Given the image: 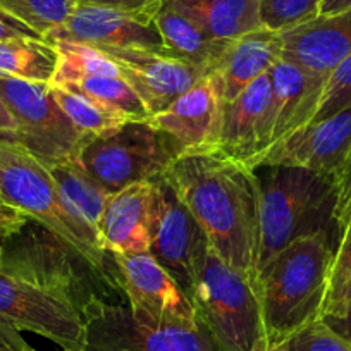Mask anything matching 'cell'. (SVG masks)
I'll list each match as a JSON object with an SVG mask.
<instances>
[{
	"instance_id": "obj_1",
	"label": "cell",
	"mask_w": 351,
	"mask_h": 351,
	"mask_svg": "<svg viewBox=\"0 0 351 351\" xmlns=\"http://www.w3.org/2000/svg\"><path fill=\"white\" fill-rule=\"evenodd\" d=\"M162 176L204 229L208 246L258 285V208L252 169L221 154L184 155Z\"/></svg>"
},
{
	"instance_id": "obj_2",
	"label": "cell",
	"mask_w": 351,
	"mask_h": 351,
	"mask_svg": "<svg viewBox=\"0 0 351 351\" xmlns=\"http://www.w3.org/2000/svg\"><path fill=\"white\" fill-rule=\"evenodd\" d=\"M252 176L258 208L260 274L293 241L336 226V184L330 176L293 165H258Z\"/></svg>"
},
{
	"instance_id": "obj_3",
	"label": "cell",
	"mask_w": 351,
	"mask_h": 351,
	"mask_svg": "<svg viewBox=\"0 0 351 351\" xmlns=\"http://www.w3.org/2000/svg\"><path fill=\"white\" fill-rule=\"evenodd\" d=\"M329 232L296 239L260 272L263 330L271 341L285 343L320 317L334 258Z\"/></svg>"
},
{
	"instance_id": "obj_4",
	"label": "cell",
	"mask_w": 351,
	"mask_h": 351,
	"mask_svg": "<svg viewBox=\"0 0 351 351\" xmlns=\"http://www.w3.org/2000/svg\"><path fill=\"white\" fill-rule=\"evenodd\" d=\"M0 195L5 204L25 212L83 256L97 276L110 281L106 267L109 253L67 205L45 164L18 141L0 140Z\"/></svg>"
},
{
	"instance_id": "obj_5",
	"label": "cell",
	"mask_w": 351,
	"mask_h": 351,
	"mask_svg": "<svg viewBox=\"0 0 351 351\" xmlns=\"http://www.w3.org/2000/svg\"><path fill=\"white\" fill-rule=\"evenodd\" d=\"M190 300L219 351H252L265 336L258 285L232 269L210 246Z\"/></svg>"
},
{
	"instance_id": "obj_6",
	"label": "cell",
	"mask_w": 351,
	"mask_h": 351,
	"mask_svg": "<svg viewBox=\"0 0 351 351\" xmlns=\"http://www.w3.org/2000/svg\"><path fill=\"white\" fill-rule=\"evenodd\" d=\"M176 160L171 143L148 121H128L84 138L74 164L109 193L160 178Z\"/></svg>"
},
{
	"instance_id": "obj_7",
	"label": "cell",
	"mask_w": 351,
	"mask_h": 351,
	"mask_svg": "<svg viewBox=\"0 0 351 351\" xmlns=\"http://www.w3.org/2000/svg\"><path fill=\"white\" fill-rule=\"evenodd\" d=\"M84 351H219L198 324H148L138 320L130 306L93 293L83 310Z\"/></svg>"
},
{
	"instance_id": "obj_8",
	"label": "cell",
	"mask_w": 351,
	"mask_h": 351,
	"mask_svg": "<svg viewBox=\"0 0 351 351\" xmlns=\"http://www.w3.org/2000/svg\"><path fill=\"white\" fill-rule=\"evenodd\" d=\"M0 99L18 124V143L43 162L74 160L84 136L64 114L52 84L0 76Z\"/></svg>"
},
{
	"instance_id": "obj_9",
	"label": "cell",
	"mask_w": 351,
	"mask_h": 351,
	"mask_svg": "<svg viewBox=\"0 0 351 351\" xmlns=\"http://www.w3.org/2000/svg\"><path fill=\"white\" fill-rule=\"evenodd\" d=\"M0 319L18 330L38 334L62 351H84L86 327L69 295L0 271Z\"/></svg>"
},
{
	"instance_id": "obj_10",
	"label": "cell",
	"mask_w": 351,
	"mask_h": 351,
	"mask_svg": "<svg viewBox=\"0 0 351 351\" xmlns=\"http://www.w3.org/2000/svg\"><path fill=\"white\" fill-rule=\"evenodd\" d=\"M208 252L204 229L164 176L152 181L150 255L190 296Z\"/></svg>"
},
{
	"instance_id": "obj_11",
	"label": "cell",
	"mask_w": 351,
	"mask_h": 351,
	"mask_svg": "<svg viewBox=\"0 0 351 351\" xmlns=\"http://www.w3.org/2000/svg\"><path fill=\"white\" fill-rule=\"evenodd\" d=\"M117 286L138 320L148 324H198L190 296L148 252L114 253Z\"/></svg>"
},
{
	"instance_id": "obj_12",
	"label": "cell",
	"mask_w": 351,
	"mask_h": 351,
	"mask_svg": "<svg viewBox=\"0 0 351 351\" xmlns=\"http://www.w3.org/2000/svg\"><path fill=\"white\" fill-rule=\"evenodd\" d=\"M224 109L221 88L215 77L207 74L171 106L148 117V123L164 134L176 158L217 154Z\"/></svg>"
},
{
	"instance_id": "obj_13",
	"label": "cell",
	"mask_w": 351,
	"mask_h": 351,
	"mask_svg": "<svg viewBox=\"0 0 351 351\" xmlns=\"http://www.w3.org/2000/svg\"><path fill=\"white\" fill-rule=\"evenodd\" d=\"M100 49V47H99ZM119 67L150 116L171 106L178 97L204 80L208 71L167 53L143 49H100Z\"/></svg>"
},
{
	"instance_id": "obj_14",
	"label": "cell",
	"mask_w": 351,
	"mask_h": 351,
	"mask_svg": "<svg viewBox=\"0 0 351 351\" xmlns=\"http://www.w3.org/2000/svg\"><path fill=\"white\" fill-rule=\"evenodd\" d=\"M351 145V107L322 121H312L263 152L258 165H293L334 178Z\"/></svg>"
},
{
	"instance_id": "obj_15",
	"label": "cell",
	"mask_w": 351,
	"mask_h": 351,
	"mask_svg": "<svg viewBox=\"0 0 351 351\" xmlns=\"http://www.w3.org/2000/svg\"><path fill=\"white\" fill-rule=\"evenodd\" d=\"M274 143L271 76L263 74L226 104L217 154L248 169Z\"/></svg>"
},
{
	"instance_id": "obj_16",
	"label": "cell",
	"mask_w": 351,
	"mask_h": 351,
	"mask_svg": "<svg viewBox=\"0 0 351 351\" xmlns=\"http://www.w3.org/2000/svg\"><path fill=\"white\" fill-rule=\"evenodd\" d=\"M47 42H76L100 49H143L165 52L154 21L112 9L77 4L66 23L45 36Z\"/></svg>"
},
{
	"instance_id": "obj_17",
	"label": "cell",
	"mask_w": 351,
	"mask_h": 351,
	"mask_svg": "<svg viewBox=\"0 0 351 351\" xmlns=\"http://www.w3.org/2000/svg\"><path fill=\"white\" fill-rule=\"evenodd\" d=\"M282 57L303 69L329 77L351 53V8L313 19L281 32Z\"/></svg>"
},
{
	"instance_id": "obj_18",
	"label": "cell",
	"mask_w": 351,
	"mask_h": 351,
	"mask_svg": "<svg viewBox=\"0 0 351 351\" xmlns=\"http://www.w3.org/2000/svg\"><path fill=\"white\" fill-rule=\"evenodd\" d=\"M152 181L109 195L99 224V241L106 253L150 252Z\"/></svg>"
},
{
	"instance_id": "obj_19",
	"label": "cell",
	"mask_w": 351,
	"mask_h": 351,
	"mask_svg": "<svg viewBox=\"0 0 351 351\" xmlns=\"http://www.w3.org/2000/svg\"><path fill=\"white\" fill-rule=\"evenodd\" d=\"M282 53L281 33L263 26L229 40L210 73L221 88L224 102L234 100L253 81L267 74L282 59Z\"/></svg>"
},
{
	"instance_id": "obj_20",
	"label": "cell",
	"mask_w": 351,
	"mask_h": 351,
	"mask_svg": "<svg viewBox=\"0 0 351 351\" xmlns=\"http://www.w3.org/2000/svg\"><path fill=\"white\" fill-rule=\"evenodd\" d=\"M274 110V143L312 123L322 99L327 77L303 69L282 57L269 71Z\"/></svg>"
},
{
	"instance_id": "obj_21",
	"label": "cell",
	"mask_w": 351,
	"mask_h": 351,
	"mask_svg": "<svg viewBox=\"0 0 351 351\" xmlns=\"http://www.w3.org/2000/svg\"><path fill=\"white\" fill-rule=\"evenodd\" d=\"M154 23L164 40L167 56L204 67L208 73L217 66L228 45V42L208 35L193 18L164 2L155 14Z\"/></svg>"
},
{
	"instance_id": "obj_22",
	"label": "cell",
	"mask_w": 351,
	"mask_h": 351,
	"mask_svg": "<svg viewBox=\"0 0 351 351\" xmlns=\"http://www.w3.org/2000/svg\"><path fill=\"white\" fill-rule=\"evenodd\" d=\"M193 18L215 40L229 42L262 28L260 0H162Z\"/></svg>"
},
{
	"instance_id": "obj_23",
	"label": "cell",
	"mask_w": 351,
	"mask_h": 351,
	"mask_svg": "<svg viewBox=\"0 0 351 351\" xmlns=\"http://www.w3.org/2000/svg\"><path fill=\"white\" fill-rule=\"evenodd\" d=\"M43 164L49 169L67 205L99 238V224L110 195L109 191L104 190L86 172L81 171L73 160L43 162Z\"/></svg>"
},
{
	"instance_id": "obj_24",
	"label": "cell",
	"mask_w": 351,
	"mask_h": 351,
	"mask_svg": "<svg viewBox=\"0 0 351 351\" xmlns=\"http://www.w3.org/2000/svg\"><path fill=\"white\" fill-rule=\"evenodd\" d=\"M57 69L53 43L35 38H11L0 42V76L52 83Z\"/></svg>"
},
{
	"instance_id": "obj_25",
	"label": "cell",
	"mask_w": 351,
	"mask_h": 351,
	"mask_svg": "<svg viewBox=\"0 0 351 351\" xmlns=\"http://www.w3.org/2000/svg\"><path fill=\"white\" fill-rule=\"evenodd\" d=\"M64 88L83 93L102 106L123 114L130 121H148L150 117L140 97L134 93L133 88L123 76L93 74V76H84L73 83L64 84Z\"/></svg>"
},
{
	"instance_id": "obj_26",
	"label": "cell",
	"mask_w": 351,
	"mask_h": 351,
	"mask_svg": "<svg viewBox=\"0 0 351 351\" xmlns=\"http://www.w3.org/2000/svg\"><path fill=\"white\" fill-rule=\"evenodd\" d=\"M57 50V69L53 74L52 86H64L73 81L93 74H110L123 76L117 64L99 47L76 42H50Z\"/></svg>"
},
{
	"instance_id": "obj_27",
	"label": "cell",
	"mask_w": 351,
	"mask_h": 351,
	"mask_svg": "<svg viewBox=\"0 0 351 351\" xmlns=\"http://www.w3.org/2000/svg\"><path fill=\"white\" fill-rule=\"evenodd\" d=\"M52 92L60 109L84 138L106 133L130 121L123 114L102 106L83 93L73 92L69 88L52 86Z\"/></svg>"
},
{
	"instance_id": "obj_28",
	"label": "cell",
	"mask_w": 351,
	"mask_h": 351,
	"mask_svg": "<svg viewBox=\"0 0 351 351\" xmlns=\"http://www.w3.org/2000/svg\"><path fill=\"white\" fill-rule=\"evenodd\" d=\"M351 298V222L339 232L320 319L327 324L339 320Z\"/></svg>"
},
{
	"instance_id": "obj_29",
	"label": "cell",
	"mask_w": 351,
	"mask_h": 351,
	"mask_svg": "<svg viewBox=\"0 0 351 351\" xmlns=\"http://www.w3.org/2000/svg\"><path fill=\"white\" fill-rule=\"evenodd\" d=\"M0 5L45 38L62 26L76 9V0H0Z\"/></svg>"
},
{
	"instance_id": "obj_30",
	"label": "cell",
	"mask_w": 351,
	"mask_h": 351,
	"mask_svg": "<svg viewBox=\"0 0 351 351\" xmlns=\"http://www.w3.org/2000/svg\"><path fill=\"white\" fill-rule=\"evenodd\" d=\"M322 0H260L262 26L285 32L319 16Z\"/></svg>"
},
{
	"instance_id": "obj_31",
	"label": "cell",
	"mask_w": 351,
	"mask_h": 351,
	"mask_svg": "<svg viewBox=\"0 0 351 351\" xmlns=\"http://www.w3.org/2000/svg\"><path fill=\"white\" fill-rule=\"evenodd\" d=\"M288 351H351V341L324 319H315L286 339Z\"/></svg>"
},
{
	"instance_id": "obj_32",
	"label": "cell",
	"mask_w": 351,
	"mask_h": 351,
	"mask_svg": "<svg viewBox=\"0 0 351 351\" xmlns=\"http://www.w3.org/2000/svg\"><path fill=\"white\" fill-rule=\"evenodd\" d=\"M351 107V53L329 74L313 121H322Z\"/></svg>"
},
{
	"instance_id": "obj_33",
	"label": "cell",
	"mask_w": 351,
	"mask_h": 351,
	"mask_svg": "<svg viewBox=\"0 0 351 351\" xmlns=\"http://www.w3.org/2000/svg\"><path fill=\"white\" fill-rule=\"evenodd\" d=\"M334 184H336L334 222H336L337 238H339V232L351 222V145L343 164L334 176Z\"/></svg>"
},
{
	"instance_id": "obj_34",
	"label": "cell",
	"mask_w": 351,
	"mask_h": 351,
	"mask_svg": "<svg viewBox=\"0 0 351 351\" xmlns=\"http://www.w3.org/2000/svg\"><path fill=\"white\" fill-rule=\"evenodd\" d=\"M76 2L81 5L126 12V14L148 19V21H154L155 14L162 5V0H76Z\"/></svg>"
},
{
	"instance_id": "obj_35",
	"label": "cell",
	"mask_w": 351,
	"mask_h": 351,
	"mask_svg": "<svg viewBox=\"0 0 351 351\" xmlns=\"http://www.w3.org/2000/svg\"><path fill=\"white\" fill-rule=\"evenodd\" d=\"M11 38H35V40H45L40 33L35 29L29 28L28 25L12 16L11 12L5 11L0 5V42L2 40H11Z\"/></svg>"
},
{
	"instance_id": "obj_36",
	"label": "cell",
	"mask_w": 351,
	"mask_h": 351,
	"mask_svg": "<svg viewBox=\"0 0 351 351\" xmlns=\"http://www.w3.org/2000/svg\"><path fill=\"white\" fill-rule=\"evenodd\" d=\"M29 221L32 219L25 212L8 204H0V236L2 238H9V236L19 232Z\"/></svg>"
},
{
	"instance_id": "obj_37",
	"label": "cell",
	"mask_w": 351,
	"mask_h": 351,
	"mask_svg": "<svg viewBox=\"0 0 351 351\" xmlns=\"http://www.w3.org/2000/svg\"><path fill=\"white\" fill-rule=\"evenodd\" d=\"M0 351H36L23 337L21 330L0 319Z\"/></svg>"
},
{
	"instance_id": "obj_38",
	"label": "cell",
	"mask_w": 351,
	"mask_h": 351,
	"mask_svg": "<svg viewBox=\"0 0 351 351\" xmlns=\"http://www.w3.org/2000/svg\"><path fill=\"white\" fill-rule=\"evenodd\" d=\"M0 140H18V124L2 99H0Z\"/></svg>"
},
{
	"instance_id": "obj_39",
	"label": "cell",
	"mask_w": 351,
	"mask_h": 351,
	"mask_svg": "<svg viewBox=\"0 0 351 351\" xmlns=\"http://www.w3.org/2000/svg\"><path fill=\"white\" fill-rule=\"evenodd\" d=\"M329 326L332 327L334 330H337L341 336H344L346 339L351 341V298H350V302H348V306H346V312H344V315L341 317L339 320H336V322L329 324Z\"/></svg>"
},
{
	"instance_id": "obj_40",
	"label": "cell",
	"mask_w": 351,
	"mask_h": 351,
	"mask_svg": "<svg viewBox=\"0 0 351 351\" xmlns=\"http://www.w3.org/2000/svg\"><path fill=\"white\" fill-rule=\"evenodd\" d=\"M351 8V0H322L319 14H334Z\"/></svg>"
},
{
	"instance_id": "obj_41",
	"label": "cell",
	"mask_w": 351,
	"mask_h": 351,
	"mask_svg": "<svg viewBox=\"0 0 351 351\" xmlns=\"http://www.w3.org/2000/svg\"><path fill=\"white\" fill-rule=\"evenodd\" d=\"M252 351H288L286 350V341L285 343H276V341H271L267 336H263L258 343L255 344Z\"/></svg>"
},
{
	"instance_id": "obj_42",
	"label": "cell",
	"mask_w": 351,
	"mask_h": 351,
	"mask_svg": "<svg viewBox=\"0 0 351 351\" xmlns=\"http://www.w3.org/2000/svg\"><path fill=\"white\" fill-rule=\"evenodd\" d=\"M0 262H2V236H0Z\"/></svg>"
},
{
	"instance_id": "obj_43",
	"label": "cell",
	"mask_w": 351,
	"mask_h": 351,
	"mask_svg": "<svg viewBox=\"0 0 351 351\" xmlns=\"http://www.w3.org/2000/svg\"><path fill=\"white\" fill-rule=\"evenodd\" d=\"M0 204H5V202L2 200V195H0Z\"/></svg>"
}]
</instances>
